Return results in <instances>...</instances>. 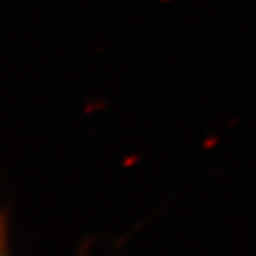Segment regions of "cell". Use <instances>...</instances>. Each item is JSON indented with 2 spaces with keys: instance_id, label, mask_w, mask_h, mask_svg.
Wrapping results in <instances>:
<instances>
[{
  "instance_id": "obj_1",
  "label": "cell",
  "mask_w": 256,
  "mask_h": 256,
  "mask_svg": "<svg viewBox=\"0 0 256 256\" xmlns=\"http://www.w3.org/2000/svg\"><path fill=\"white\" fill-rule=\"evenodd\" d=\"M0 256H6V251H4V236H2V226H0Z\"/></svg>"
}]
</instances>
